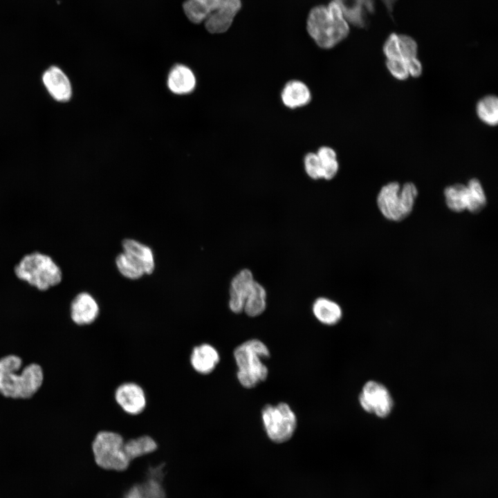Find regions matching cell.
Masks as SVG:
<instances>
[{
  "label": "cell",
  "mask_w": 498,
  "mask_h": 498,
  "mask_svg": "<svg viewBox=\"0 0 498 498\" xmlns=\"http://www.w3.org/2000/svg\"><path fill=\"white\" fill-rule=\"evenodd\" d=\"M41 365L31 362L24 366L21 358L9 354L0 358V395L13 400L33 397L43 385Z\"/></svg>",
  "instance_id": "cell-1"
},
{
  "label": "cell",
  "mask_w": 498,
  "mask_h": 498,
  "mask_svg": "<svg viewBox=\"0 0 498 498\" xmlns=\"http://www.w3.org/2000/svg\"><path fill=\"white\" fill-rule=\"evenodd\" d=\"M306 30L321 48L331 49L346 39L350 32L349 22L338 2L313 7L307 16Z\"/></svg>",
  "instance_id": "cell-2"
},
{
  "label": "cell",
  "mask_w": 498,
  "mask_h": 498,
  "mask_svg": "<svg viewBox=\"0 0 498 498\" xmlns=\"http://www.w3.org/2000/svg\"><path fill=\"white\" fill-rule=\"evenodd\" d=\"M13 273L19 281L42 293L58 286L64 277L55 260L37 250L24 255L14 266Z\"/></svg>",
  "instance_id": "cell-3"
},
{
  "label": "cell",
  "mask_w": 498,
  "mask_h": 498,
  "mask_svg": "<svg viewBox=\"0 0 498 498\" xmlns=\"http://www.w3.org/2000/svg\"><path fill=\"white\" fill-rule=\"evenodd\" d=\"M237 367V378L247 389L255 387L266 380L268 369L264 360L270 357L268 347L260 340L250 339L237 346L233 351Z\"/></svg>",
  "instance_id": "cell-4"
},
{
  "label": "cell",
  "mask_w": 498,
  "mask_h": 498,
  "mask_svg": "<svg viewBox=\"0 0 498 498\" xmlns=\"http://www.w3.org/2000/svg\"><path fill=\"white\" fill-rule=\"evenodd\" d=\"M418 193L416 186L412 182L402 185L398 182H390L380 190L377 205L387 219L401 221L412 212Z\"/></svg>",
  "instance_id": "cell-5"
},
{
  "label": "cell",
  "mask_w": 498,
  "mask_h": 498,
  "mask_svg": "<svg viewBox=\"0 0 498 498\" xmlns=\"http://www.w3.org/2000/svg\"><path fill=\"white\" fill-rule=\"evenodd\" d=\"M122 435L111 430L95 433L91 443L94 463L103 469L124 470L130 460L124 450Z\"/></svg>",
  "instance_id": "cell-6"
},
{
  "label": "cell",
  "mask_w": 498,
  "mask_h": 498,
  "mask_svg": "<svg viewBox=\"0 0 498 498\" xmlns=\"http://www.w3.org/2000/svg\"><path fill=\"white\" fill-rule=\"evenodd\" d=\"M261 420L268 437L274 443L288 441L297 427V417L286 403L266 405L261 410Z\"/></svg>",
  "instance_id": "cell-7"
},
{
  "label": "cell",
  "mask_w": 498,
  "mask_h": 498,
  "mask_svg": "<svg viewBox=\"0 0 498 498\" xmlns=\"http://www.w3.org/2000/svg\"><path fill=\"white\" fill-rule=\"evenodd\" d=\"M113 398L125 414L137 416L144 413L148 398L143 387L138 382L124 381L114 389Z\"/></svg>",
  "instance_id": "cell-8"
},
{
  "label": "cell",
  "mask_w": 498,
  "mask_h": 498,
  "mask_svg": "<svg viewBox=\"0 0 498 498\" xmlns=\"http://www.w3.org/2000/svg\"><path fill=\"white\" fill-rule=\"evenodd\" d=\"M362 408L380 418L387 417L393 408V400L387 389L376 381H368L359 396Z\"/></svg>",
  "instance_id": "cell-9"
},
{
  "label": "cell",
  "mask_w": 498,
  "mask_h": 498,
  "mask_svg": "<svg viewBox=\"0 0 498 498\" xmlns=\"http://www.w3.org/2000/svg\"><path fill=\"white\" fill-rule=\"evenodd\" d=\"M100 313L98 302L88 292L76 294L68 304V315L71 322L80 327L94 324Z\"/></svg>",
  "instance_id": "cell-10"
},
{
  "label": "cell",
  "mask_w": 498,
  "mask_h": 498,
  "mask_svg": "<svg viewBox=\"0 0 498 498\" xmlns=\"http://www.w3.org/2000/svg\"><path fill=\"white\" fill-rule=\"evenodd\" d=\"M42 84L49 95L56 102H68L73 94L71 81L57 66L47 68L42 75Z\"/></svg>",
  "instance_id": "cell-11"
},
{
  "label": "cell",
  "mask_w": 498,
  "mask_h": 498,
  "mask_svg": "<svg viewBox=\"0 0 498 498\" xmlns=\"http://www.w3.org/2000/svg\"><path fill=\"white\" fill-rule=\"evenodd\" d=\"M221 360L218 350L211 344L203 342L194 345L190 351L189 363L194 372L206 376L212 374Z\"/></svg>",
  "instance_id": "cell-12"
},
{
  "label": "cell",
  "mask_w": 498,
  "mask_h": 498,
  "mask_svg": "<svg viewBox=\"0 0 498 498\" xmlns=\"http://www.w3.org/2000/svg\"><path fill=\"white\" fill-rule=\"evenodd\" d=\"M382 52L387 59L407 61L417 57L418 44L409 35L392 33L384 42Z\"/></svg>",
  "instance_id": "cell-13"
},
{
  "label": "cell",
  "mask_w": 498,
  "mask_h": 498,
  "mask_svg": "<svg viewBox=\"0 0 498 498\" xmlns=\"http://www.w3.org/2000/svg\"><path fill=\"white\" fill-rule=\"evenodd\" d=\"M255 282L251 270L248 268L241 270L231 280L229 290L228 306L236 314L243 311L245 300Z\"/></svg>",
  "instance_id": "cell-14"
},
{
  "label": "cell",
  "mask_w": 498,
  "mask_h": 498,
  "mask_svg": "<svg viewBox=\"0 0 498 498\" xmlns=\"http://www.w3.org/2000/svg\"><path fill=\"white\" fill-rule=\"evenodd\" d=\"M123 252L130 256L142 268L145 275H151L155 269V259L152 250L141 242L125 239L122 241Z\"/></svg>",
  "instance_id": "cell-15"
},
{
  "label": "cell",
  "mask_w": 498,
  "mask_h": 498,
  "mask_svg": "<svg viewBox=\"0 0 498 498\" xmlns=\"http://www.w3.org/2000/svg\"><path fill=\"white\" fill-rule=\"evenodd\" d=\"M195 86V76L187 66L176 64L169 71L167 86L172 93L178 95L188 94L194 91Z\"/></svg>",
  "instance_id": "cell-16"
},
{
  "label": "cell",
  "mask_w": 498,
  "mask_h": 498,
  "mask_svg": "<svg viewBox=\"0 0 498 498\" xmlns=\"http://www.w3.org/2000/svg\"><path fill=\"white\" fill-rule=\"evenodd\" d=\"M284 104L290 108L295 109L308 104L311 99L308 87L299 80H290L284 86L281 93Z\"/></svg>",
  "instance_id": "cell-17"
},
{
  "label": "cell",
  "mask_w": 498,
  "mask_h": 498,
  "mask_svg": "<svg viewBox=\"0 0 498 498\" xmlns=\"http://www.w3.org/2000/svg\"><path fill=\"white\" fill-rule=\"evenodd\" d=\"M312 311L315 317L322 324L333 326L342 319V310L340 306L326 297H319L315 300L312 306Z\"/></svg>",
  "instance_id": "cell-18"
},
{
  "label": "cell",
  "mask_w": 498,
  "mask_h": 498,
  "mask_svg": "<svg viewBox=\"0 0 498 498\" xmlns=\"http://www.w3.org/2000/svg\"><path fill=\"white\" fill-rule=\"evenodd\" d=\"M266 299L265 288L255 280L245 300L243 312L253 317L261 315L266 308Z\"/></svg>",
  "instance_id": "cell-19"
},
{
  "label": "cell",
  "mask_w": 498,
  "mask_h": 498,
  "mask_svg": "<svg viewBox=\"0 0 498 498\" xmlns=\"http://www.w3.org/2000/svg\"><path fill=\"white\" fill-rule=\"evenodd\" d=\"M157 448L155 439L148 434L129 439L124 443V450L130 461L154 452Z\"/></svg>",
  "instance_id": "cell-20"
},
{
  "label": "cell",
  "mask_w": 498,
  "mask_h": 498,
  "mask_svg": "<svg viewBox=\"0 0 498 498\" xmlns=\"http://www.w3.org/2000/svg\"><path fill=\"white\" fill-rule=\"evenodd\" d=\"M445 201L447 207L455 212L466 210L468 204V190L466 185L455 183L444 190Z\"/></svg>",
  "instance_id": "cell-21"
},
{
  "label": "cell",
  "mask_w": 498,
  "mask_h": 498,
  "mask_svg": "<svg viewBox=\"0 0 498 498\" xmlns=\"http://www.w3.org/2000/svg\"><path fill=\"white\" fill-rule=\"evenodd\" d=\"M478 118L486 124L494 127L498 122V99L496 95H488L481 98L476 105Z\"/></svg>",
  "instance_id": "cell-22"
},
{
  "label": "cell",
  "mask_w": 498,
  "mask_h": 498,
  "mask_svg": "<svg viewBox=\"0 0 498 498\" xmlns=\"http://www.w3.org/2000/svg\"><path fill=\"white\" fill-rule=\"evenodd\" d=\"M468 204L466 210L472 214L480 212L487 204V199L480 181L471 178L468 182Z\"/></svg>",
  "instance_id": "cell-23"
},
{
  "label": "cell",
  "mask_w": 498,
  "mask_h": 498,
  "mask_svg": "<svg viewBox=\"0 0 498 498\" xmlns=\"http://www.w3.org/2000/svg\"><path fill=\"white\" fill-rule=\"evenodd\" d=\"M236 15L227 12H210L205 20V26L210 33H223L232 26Z\"/></svg>",
  "instance_id": "cell-24"
},
{
  "label": "cell",
  "mask_w": 498,
  "mask_h": 498,
  "mask_svg": "<svg viewBox=\"0 0 498 498\" xmlns=\"http://www.w3.org/2000/svg\"><path fill=\"white\" fill-rule=\"evenodd\" d=\"M316 154L322 166L323 178L328 181L331 180L336 176L339 169L335 150L331 147L324 146L318 149Z\"/></svg>",
  "instance_id": "cell-25"
},
{
  "label": "cell",
  "mask_w": 498,
  "mask_h": 498,
  "mask_svg": "<svg viewBox=\"0 0 498 498\" xmlns=\"http://www.w3.org/2000/svg\"><path fill=\"white\" fill-rule=\"evenodd\" d=\"M116 264L120 273L127 279H138L145 275L139 264L124 252L118 255Z\"/></svg>",
  "instance_id": "cell-26"
},
{
  "label": "cell",
  "mask_w": 498,
  "mask_h": 498,
  "mask_svg": "<svg viewBox=\"0 0 498 498\" xmlns=\"http://www.w3.org/2000/svg\"><path fill=\"white\" fill-rule=\"evenodd\" d=\"M183 7L187 17L194 24L204 22L209 15L208 8L201 0H186Z\"/></svg>",
  "instance_id": "cell-27"
},
{
  "label": "cell",
  "mask_w": 498,
  "mask_h": 498,
  "mask_svg": "<svg viewBox=\"0 0 498 498\" xmlns=\"http://www.w3.org/2000/svg\"><path fill=\"white\" fill-rule=\"evenodd\" d=\"M209 11L227 12L234 15L239 12L242 7L241 0H201Z\"/></svg>",
  "instance_id": "cell-28"
},
{
  "label": "cell",
  "mask_w": 498,
  "mask_h": 498,
  "mask_svg": "<svg viewBox=\"0 0 498 498\" xmlns=\"http://www.w3.org/2000/svg\"><path fill=\"white\" fill-rule=\"evenodd\" d=\"M304 168L307 175L313 180L323 178L321 162L315 153H308L304 157Z\"/></svg>",
  "instance_id": "cell-29"
},
{
  "label": "cell",
  "mask_w": 498,
  "mask_h": 498,
  "mask_svg": "<svg viewBox=\"0 0 498 498\" xmlns=\"http://www.w3.org/2000/svg\"><path fill=\"white\" fill-rule=\"evenodd\" d=\"M386 66L390 74L398 80H405L409 77L406 61L396 59H386Z\"/></svg>",
  "instance_id": "cell-30"
},
{
  "label": "cell",
  "mask_w": 498,
  "mask_h": 498,
  "mask_svg": "<svg viewBox=\"0 0 498 498\" xmlns=\"http://www.w3.org/2000/svg\"><path fill=\"white\" fill-rule=\"evenodd\" d=\"M409 75L413 77H418L423 72V66L417 57L411 58L406 61Z\"/></svg>",
  "instance_id": "cell-31"
}]
</instances>
